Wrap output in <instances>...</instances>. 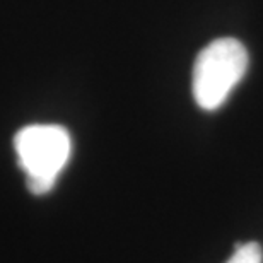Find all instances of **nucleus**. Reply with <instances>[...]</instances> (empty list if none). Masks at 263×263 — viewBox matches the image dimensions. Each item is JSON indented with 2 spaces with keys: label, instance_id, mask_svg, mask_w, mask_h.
<instances>
[{
  "label": "nucleus",
  "instance_id": "f257e3e1",
  "mask_svg": "<svg viewBox=\"0 0 263 263\" xmlns=\"http://www.w3.org/2000/svg\"><path fill=\"white\" fill-rule=\"evenodd\" d=\"M14 149L31 193L45 195L70 161L72 139L60 125H28L15 134Z\"/></svg>",
  "mask_w": 263,
  "mask_h": 263
},
{
  "label": "nucleus",
  "instance_id": "f03ea898",
  "mask_svg": "<svg viewBox=\"0 0 263 263\" xmlns=\"http://www.w3.org/2000/svg\"><path fill=\"white\" fill-rule=\"evenodd\" d=\"M248 51L234 38H219L200 51L193 65L192 91L205 111L220 108L248 70Z\"/></svg>",
  "mask_w": 263,
  "mask_h": 263
},
{
  "label": "nucleus",
  "instance_id": "7ed1b4c3",
  "mask_svg": "<svg viewBox=\"0 0 263 263\" xmlns=\"http://www.w3.org/2000/svg\"><path fill=\"white\" fill-rule=\"evenodd\" d=\"M226 263H263V250L258 243H238L233 256Z\"/></svg>",
  "mask_w": 263,
  "mask_h": 263
}]
</instances>
